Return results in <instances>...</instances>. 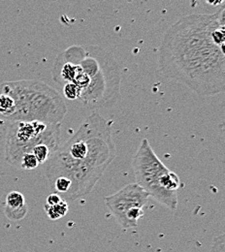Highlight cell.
Segmentation results:
<instances>
[{"label":"cell","instance_id":"3","mask_svg":"<svg viewBox=\"0 0 225 252\" xmlns=\"http://www.w3.org/2000/svg\"><path fill=\"white\" fill-rule=\"evenodd\" d=\"M69 49L91 79L89 88L79 98L81 104L93 110L116 105L121 93L122 76L115 58L96 45L87 48L73 45Z\"/></svg>","mask_w":225,"mask_h":252},{"label":"cell","instance_id":"13","mask_svg":"<svg viewBox=\"0 0 225 252\" xmlns=\"http://www.w3.org/2000/svg\"><path fill=\"white\" fill-rule=\"evenodd\" d=\"M210 252H225V234H222L214 238Z\"/></svg>","mask_w":225,"mask_h":252},{"label":"cell","instance_id":"10","mask_svg":"<svg viewBox=\"0 0 225 252\" xmlns=\"http://www.w3.org/2000/svg\"><path fill=\"white\" fill-rule=\"evenodd\" d=\"M15 112V102L10 95L0 93V117L9 120Z\"/></svg>","mask_w":225,"mask_h":252},{"label":"cell","instance_id":"2","mask_svg":"<svg viewBox=\"0 0 225 252\" xmlns=\"http://www.w3.org/2000/svg\"><path fill=\"white\" fill-rule=\"evenodd\" d=\"M116 157L111 124L94 112L48 160L46 177L49 184L60 178L68 180L71 189L63 199L74 202L93 191Z\"/></svg>","mask_w":225,"mask_h":252},{"label":"cell","instance_id":"12","mask_svg":"<svg viewBox=\"0 0 225 252\" xmlns=\"http://www.w3.org/2000/svg\"><path fill=\"white\" fill-rule=\"evenodd\" d=\"M39 166V163L32 154H26L23 156L20 162V169L34 170Z\"/></svg>","mask_w":225,"mask_h":252},{"label":"cell","instance_id":"1","mask_svg":"<svg viewBox=\"0 0 225 252\" xmlns=\"http://www.w3.org/2000/svg\"><path fill=\"white\" fill-rule=\"evenodd\" d=\"M225 6L214 14L181 18L165 32L159 50L162 76L199 96L225 90Z\"/></svg>","mask_w":225,"mask_h":252},{"label":"cell","instance_id":"5","mask_svg":"<svg viewBox=\"0 0 225 252\" xmlns=\"http://www.w3.org/2000/svg\"><path fill=\"white\" fill-rule=\"evenodd\" d=\"M132 166L136 184L160 204L176 211L180 178L161 162L148 139L140 143L132 159Z\"/></svg>","mask_w":225,"mask_h":252},{"label":"cell","instance_id":"6","mask_svg":"<svg viewBox=\"0 0 225 252\" xmlns=\"http://www.w3.org/2000/svg\"><path fill=\"white\" fill-rule=\"evenodd\" d=\"M62 125H46L40 122H10L5 139V160L20 169L24 155L32 154L40 144L49 146L55 153L61 148Z\"/></svg>","mask_w":225,"mask_h":252},{"label":"cell","instance_id":"15","mask_svg":"<svg viewBox=\"0 0 225 252\" xmlns=\"http://www.w3.org/2000/svg\"><path fill=\"white\" fill-rule=\"evenodd\" d=\"M206 1L208 4H210L211 6H215V7L223 6L224 2H225V0H206Z\"/></svg>","mask_w":225,"mask_h":252},{"label":"cell","instance_id":"9","mask_svg":"<svg viewBox=\"0 0 225 252\" xmlns=\"http://www.w3.org/2000/svg\"><path fill=\"white\" fill-rule=\"evenodd\" d=\"M44 209H45V212H46L48 218L51 220L56 221L64 218L68 213L69 206L66 201L63 200L61 203L54 205V206L45 205Z\"/></svg>","mask_w":225,"mask_h":252},{"label":"cell","instance_id":"7","mask_svg":"<svg viewBox=\"0 0 225 252\" xmlns=\"http://www.w3.org/2000/svg\"><path fill=\"white\" fill-rule=\"evenodd\" d=\"M150 195L136 183L129 184L105 198V204L123 229L135 228L145 213Z\"/></svg>","mask_w":225,"mask_h":252},{"label":"cell","instance_id":"11","mask_svg":"<svg viewBox=\"0 0 225 252\" xmlns=\"http://www.w3.org/2000/svg\"><path fill=\"white\" fill-rule=\"evenodd\" d=\"M63 94L66 99L70 100V101H75V100H79L80 97V90L79 88L73 84V83H66L63 87Z\"/></svg>","mask_w":225,"mask_h":252},{"label":"cell","instance_id":"4","mask_svg":"<svg viewBox=\"0 0 225 252\" xmlns=\"http://www.w3.org/2000/svg\"><path fill=\"white\" fill-rule=\"evenodd\" d=\"M0 93L10 95L15 102V112L10 122H40L62 125L67 107L63 96L42 81L21 80L5 82Z\"/></svg>","mask_w":225,"mask_h":252},{"label":"cell","instance_id":"14","mask_svg":"<svg viewBox=\"0 0 225 252\" xmlns=\"http://www.w3.org/2000/svg\"><path fill=\"white\" fill-rule=\"evenodd\" d=\"M64 199L62 198L61 195L57 194V193H52L50 194L47 199H46V204L47 206H54V205H57L59 203H61Z\"/></svg>","mask_w":225,"mask_h":252},{"label":"cell","instance_id":"8","mask_svg":"<svg viewBox=\"0 0 225 252\" xmlns=\"http://www.w3.org/2000/svg\"><path fill=\"white\" fill-rule=\"evenodd\" d=\"M29 212L25 196L19 191H11L6 196L4 214L8 220L19 221L24 220Z\"/></svg>","mask_w":225,"mask_h":252}]
</instances>
